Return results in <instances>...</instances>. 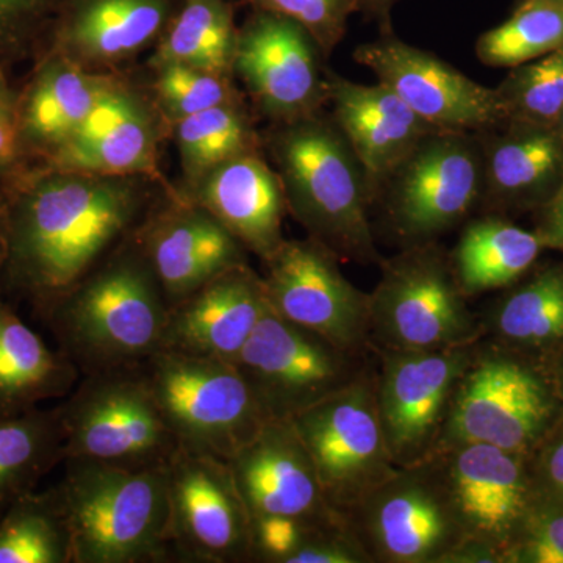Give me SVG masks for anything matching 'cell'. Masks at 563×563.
I'll return each mask as SVG.
<instances>
[{
	"instance_id": "27",
	"label": "cell",
	"mask_w": 563,
	"mask_h": 563,
	"mask_svg": "<svg viewBox=\"0 0 563 563\" xmlns=\"http://www.w3.org/2000/svg\"><path fill=\"white\" fill-rule=\"evenodd\" d=\"M479 139L485 209H539L558 190L563 180V135L558 129L506 122Z\"/></svg>"
},
{
	"instance_id": "42",
	"label": "cell",
	"mask_w": 563,
	"mask_h": 563,
	"mask_svg": "<svg viewBox=\"0 0 563 563\" xmlns=\"http://www.w3.org/2000/svg\"><path fill=\"white\" fill-rule=\"evenodd\" d=\"M32 168L21 141L20 90L11 85L9 69L0 68V191L7 195Z\"/></svg>"
},
{
	"instance_id": "8",
	"label": "cell",
	"mask_w": 563,
	"mask_h": 563,
	"mask_svg": "<svg viewBox=\"0 0 563 563\" xmlns=\"http://www.w3.org/2000/svg\"><path fill=\"white\" fill-rule=\"evenodd\" d=\"M558 396L520 352L481 339L455 388L437 451L487 443L531 455L550 433Z\"/></svg>"
},
{
	"instance_id": "2",
	"label": "cell",
	"mask_w": 563,
	"mask_h": 563,
	"mask_svg": "<svg viewBox=\"0 0 563 563\" xmlns=\"http://www.w3.org/2000/svg\"><path fill=\"white\" fill-rule=\"evenodd\" d=\"M169 306L135 233L35 314L81 376L133 368L161 351Z\"/></svg>"
},
{
	"instance_id": "18",
	"label": "cell",
	"mask_w": 563,
	"mask_h": 563,
	"mask_svg": "<svg viewBox=\"0 0 563 563\" xmlns=\"http://www.w3.org/2000/svg\"><path fill=\"white\" fill-rule=\"evenodd\" d=\"M169 133L172 128L147 84L124 69L79 131L38 166L102 176H143L168 184L161 169V152Z\"/></svg>"
},
{
	"instance_id": "19",
	"label": "cell",
	"mask_w": 563,
	"mask_h": 563,
	"mask_svg": "<svg viewBox=\"0 0 563 563\" xmlns=\"http://www.w3.org/2000/svg\"><path fill=\"white\" fill-rule=\"evenodd\" d=\"M529 454L487 443H455L432 454L466 536L507 554L539 504Z\"/></svg>"
},
{
	"instance_id": "9",
	"label": "cell",
	"mask_w": 563,
	"mask_h": 563,
	"mask_svg": "<svg viewBox=\"0 0 563 563\" xmlns=\"http://www.w3.org/2000/svg\"><path fill=\"white\" fill-rule=\"evenodd\" d=\"M483 191L479 133L435 131L385 180L376 201L388 233L409 247L459 228L481 206Z\"/></svg>"
},
{
	"instance_id": "13",
	"label": "cell",
	"mask_w": 563,
	"mask_h": 563,
	"mask_svg": "<svg viewBox=\"0 0 563 563\" xmlns=\"http://www.w3.org/2000/svg\"><path fill=\"white\" fill-rule=\"evenodd\" d=\"M476 344L432 351L372 347L377 410L398 468L418 465L435 453Z\"/></svg>"
},
{
	"instance_id": "15",
	"label": "cell",
	"mask_w": 563,
	"mask_h": 563,
	"mask_svg": "<svg viewBox=\"0 0 563 563\" xmlns=\"http://www.w3.org/2000/svg\"><path fill=\"white\" fill-rule=\"evenodd\" d=\"M340 258L317 240H287L263 263L269 309L336 346L369 352V292L358 290Z\"/></svg>"
},
{
	"instance_id": "29",
	"label": "cell",
	"mask_w": 563,
	"mask_h": 563,
	"mask_svg": "<svg viewBox=\"0 0 563 563\" xmlns=\"http://www.w3.org/2000/svg\"><path fill=\"white\" fill-rule=\"evenodd\" d=\"M544 250L536 232L488 214L470 221L450 252L455 280L466 298L509 287Z\"/></svg>"
},
{
	"instance_id": "46",
	"label": "cell",
	"mask_w": 563,
	"mask_h": 563,
	"mask_svg": "<svg viewBox=\"0 0 563 563\" xmlns=\"http://www.w3.org/2000/svg\"><path fill=\"white\" fill-rule=\"evenodd\" d=\"M401 0H357V13L377 22L380 32L391 31V11Z\"/></svg>"
},
{
	"instance_id": "37",
	"label": "cell",
	"mask_w": 563,
	"mask_h": 563,
	"mask_svg": "<svg viewBox=\"0 0 563 563\" xmlns=\"http://www.w3.org/2000/svg\"><path fill=\"white\" fill-rule=\"evenodd\" d=\"M151 73L152 80L147 81V87L169 128L191 114L244 101L232 74L180 63H169L151 69Z\"/></svg>"
},
{
	"instance_id": "26",
	"label": "cell",
	"mask_w": 563,
	"mask_h": 563,
	"mask_svg": "<svg viewBox=\"0 0 563 563\" xmlns=\"http://www.w3.org/2000/svg\"><path fill=\"white\" fill-rule=\"evenodd\" d=\"M33 62L20 90V133L29 161L38 166L79 131L122 70L92 73L52 52Z\"/></svg>"
},
{
	"instance_id": "43",
	"label": "cell",
	"mask_w": 563,
	"mask_h": 563,
	"mask_svg": "<svg viewBox=\"0 0 563 563\" xmlns=\"http://www.w3.org/2000/svg\"><path fill=\"white\" fill-rule=\"evenodd\" d=\"M544 450L536 465L537 498L544 506L563 509V432L553 440H543Z\"/></svg>"
},
{
	"instance_id": "33",
	"label": "cell",
	"mask_w": 563,
	"mask_h": 563,
	"mask_svg": "<svg viewBox=\"0 0 563 563\" xmlns=\"http://www.w3.org/2000/svg\"><path fill=\"white\" fill-rule=\"evenodd\" d=\"M169 139L179 152L181 181L191 184L221 163L263 151L246 101L225 103L174 122Z\"/></svg>"
},
{
	"instance_id": "7",
	"label": "cell",
	"mask_w": 563,
	"mask_h": 563,
	"mask_svg": "<svg viewBox=\"0 0 563 563\" xmlns=\"http://www.w3.org/2000/svg\"><path fill=\"white\" fill-rule=\"evenodd\" d=\"M139 368L181 450L229 462L269 421L235 363L158 351Z\"/></svg>"
},
{
	"instance_id": "3",
	"label": "cell",
	"mask_w": 563,
	"mask_h": 563,
	"mask_svg": "<svg viewBox=\"0 0 563 563\" xmlns=\"http://www.w3.org/2000/svg\"><path fill=\"white\" fill-rule=\"evenodd\" d=\"M262 140L279 174L288 213L307 236L340 261L379 266L384 257L369 220L373 188L331 114L277 122Z\"/></svg>"
},
{
	"instance_id": "40",
	"label": "cell",
	"mask_w": 563,
	"mask_h": 563,
	"mask_svg": "<svg viewBox=\"0 0 563 563\" xmlns=\"http://www.w3.org/2000/svg\"><path fill=\"white\" fill-rule=\"evenodd\" d=\"M339 521L342 520L318 523L280 515L252 517L251 562L291 563V559L314 533Z\"/></svg>"
},
{
	"instance_id": "25",
	"label": "cell",
	"mask_w": 563,
	"mask_h": 563,
	"mask_svg": "<svg viewBox=\"0 0 563 563\" xmlns=\"http://www.w3.org/2000/svg\"><path fill=\"white\" fill-rule=\"evenodd\" d=\"M325 80L331 117L361 161L376 201L385 180L437 129L380 81L355 84L331 69Z\"/></svg>"
},
{
	"instance_id": "20",
	"label": "cell",
	"mask_w": 563,
	"mask_h": 563,
	"mask_svg": "<svg viewBox=\"0 0 563 563\" xmlns=\"http://www.w3.org/2000/svg\"><path fill=\"white\" fill-rule=\"evenodd\" d=\"M169 309L220 274L250 263V252L217 218L169 185L135 232Z\"/></svg>"
},
{
	"instance_id": "28",
	"label": "cell",
	"mask_w": 563,
	"mask_h": 563,
	"mask_svg": "<svg viewBox=\"0 0 563 563\" xmlns=\"http://www.w3.org/2000/svg\"><path fill=\"white\" fill-rule=\"evenodd\" d=\"M81 374L60 350H52L29 328L16 303L0 295V417L66 398Z\"/></svg>"
},
{
	"instance_id": "49",
	"label": "cell",
	"mask_w": 563,
	"mask_h": 563,
	"mask_svg": "<svg viewBox=\"0 0 563 563\" xmlns=\"http://www.w3.org/2000/svg\"><path fill=\"white\" fill-rule=\"evenodd\" d=\"M555 129H558V131L563 135V110L561 117H559L558 124H555Z\"/></svg>"
},
{
	"instance_id": "31",
	"label": "cell",
	"mask_w": 563,
	"mask_h": 563,
	"mask_svg": "<svg viewBox=\"0 0 563 563\" xmlns=\"http://www.w3.org/2000/svg\"><path fill=\"white\" fill-rule=\"evenodd\" d=\"M65 462L60 406L0 417V517Z\"/></svg>"
},
{
	"instance_id": "38",
	"label": "cell",
	"mask_w": 563,
	"mask_h": 563,
	"mask_svg": "<svg viewBox=\"0 0 563 563\" xmlns=\"http://www.w3.org/2000/svg\"><path fill=\"white\" fill-rule=\"evenodd\" d=\"M69 0H0V68L35 60Z\"/></svg>"
},
{
	"instance_id": "5",
	"label": "cell",
	"mask_w": 563,
	"mask_h": 563,
	"mask_svg": "<svg viewBox=\"0 0 563 563\" xmlns=\"http://www.w3.org/2000/svg\"><path fill=\"white\" fill-rule=\"evenodd\" d=\"M369 292V344L376 350L432 351L483 339L481 314L455 280L439 243L401 247L384 258Z\"/></svg>"
},
{
	"instance_id": "44",
	"label": "cell",
	"mask_w": 563,
	"mask_h": 563,
	"mask_svg": "<svg viewBox=\"0 0 563 563\" xmlns=\"http://www.w3.org/2000/svg\"><path fill=\"white\" fill-rule=\"evenodd\" d=\"M537 210L540 217L536 233L543 246L563 252V180L554 195Z\"/></svg>"
},
{
	"instance_id": "12",
	"label": "cell",
	"mask_w": 563,
	"mask_h": 563,
	"mask_svg": "<svg viewBox=\"0 0 563 563\" xmlns=\"http://www.w3.org/2000/svg\"><path fill=\"white\" fill-rule=\"evenodd\" d=\"M373 351L354 352L265 313L233 362L268 420L291 421L357 379Z\"/></svg>"
},
{
	"instance_id": "36",
	"label": "cell",
	"mask_w": 563,
	"mask_h": 563,
	"mask_svg": "<svg viewBox=\"0 0 563 563\" xmlns=\"http://www.w3.org/2000/svg\"><path fill=\"white\" fill-rule=\"evenodd\" d=\"M495 90L507 122L555 128L563 110V49L514 66Z\"/></svg>"
},
{
	"instance_id": "11",
	"label": "cell",
	"mask_w": 563,
	"mask_h": 563,
	"mask_svg": "<svg viewBox=\"0 0 563 563\" xmlns=\"http://www.w3.org/2000/svg\"><path fill=\"white\" fill-rule=\"evenodd\" d=\"M342 520L372 563H443L466 537L433 459L396 470Z\"/></svg>"
},
{
	"instance_id": "39",
	"label": "cell",
	"mask_w": 563,
	"mask_h": 563,
	"mask_svg": "<svg viewBox=\"0 0 563 563\" xmlns=\"http://www.w3.org/2000/svg\"><path fill=\"white\" fill-rule=\"evenodd\" d=\"M252 10L282 14L301 24L321 47L324 57L342 43L357 0H246Z\"/></svg>"
},
{
	"instance_id": "16",
	"label": "cell",
	"mask_w": 563,
	"mask_h": 563,
	"mask_svg": "<svg viewBox=\"0 0 563 563\" xmlns=\"http://www.w3.org/2000/svg\"><path fill=\"white\" fill-rule=\"evenodd\" d=\"M168 485L173 562H251L252 518L229 462L180 448Z\"/></svg>"
},
{
	"instance_id": "10",
	"label": "cell",
	"mask_w": 563,
	"mask_h": 563,
	"mask_svg": "<svg viewBox=\"0 0 563 563\" xmlns=\"http://www.w3.org/2000/svg\"><path fill=\"white\" fill-rule=\"evenodd\" d=\"M291 422L312 457L325 501L339 517L398 470L377 410L374 354L357 379Z\"/></svg>"
},
{
	"instance_id": "50",
	"label": "cell",
	"mask_w": 563,
	"mask_h": 563,
	"mask_svg": "<svg viewBox=\"0 0 563 563\" xmlns=\"http://www.w3.org/2000/svg\"><path fill=\"white\" fill-rule=\"evenodd\" d=\"M550 2L559 3V5H563V0H550Z\"/></svg>"
},
{
	"instance_id": "45",
	"label": "cell",
	"mask_w": 563,
	"mask_h": 563,
	"mask_svg": "<svg viewBox=\"0 0 563 563\" xmlns=\"http://www.w3.org/2000/svg\"><path fill=\"white\" fill-rule=\"evenodd\" d=\"M443 563H506V553L498 544L466 536L448 553Z\"/></svg>"
},
{
	"instance_id": "14",
	"label": "cell",
	"mask_w": 563,
	"mask_h": 563,
	"mask_svg": "<svg viewBox=\"0 0 563 563\" xmlns=\"http://www.w3.org/2000/svg\"><path fill=\"white\" fill-rule=\"evenodd\" d=\"M321 47L290 18L251 10L236 33L232 73L265 120L288 122L328 106Z\"/></svg>"
},
{
	"instance_id": "48",
	"label": "cell",
	"mask_w": 563,
	"mask_h": 563,
	"mask_svg": "<svg viewBox=\"0 0 563 563\" xmlns=\"http://www.w3.org/2000/svg\"><path fill=\"white\" fill-rule=\"evenodd\" d=\"M555 384H558L559 398H561L563 402V357L558 365V379H555Z\"/></svg>"
},
{
	"instance_id": "30",
	"label": "cell",
	"mask_w": 563,
	"mask_h": 563,
	"mask_svg": "<svg viewBox=\"0 0 563 563\" xmlns=\"http://www.w3.org/2000/svg\"><path fill=\"white\" fill-rule=\"evenodd\" d=\"M483 339L515 352L563 347V265L551 266L481 317Z\"/></svg>"
},
{
	"instance_id": "47",
	"label": "cell",
	"mask_w": 563,
	"mask_h": 563,
	"mask_svg": "<svg viewBox=\"0 0 563 563\" xmlns=\"http://www.w3.org/2000/svg\"><path fill=\"white\" fill-rule=\"evenodd\" d=\"M7 239H9V213H7V195L0 191V272L7 255Z\"/></svg>"
},
{
	"instance_id": "22",
	"label": "cell",
	"mask_w": 563,
	"mask_h": 563,
	"mask_svg": "<svg viewBox=\"0 0 563 563\" xmlns=\"http://www.w3.org/2000/svg\"><path fill=\"white\" fill-rule=\"evenodd\" d=\"M229 466L251 518L280 515L318 523L342 520L325 501L312 457L291 421L266 422Z\"/></svg>"
},
{
	"instance_id": "6",
	"label": "cell",
	"mask_w": 563,
	"mask_h": 563,
	"mask_svg": "<svg viewBox=\"0 0 563 563\" xmlns=\"http://www.w3.org/2000/svg\"><path fill=\"white\" fill-rule=\"evenodd\" d=\"M60 406L65 462L166 468L180 451L139 366L81 376Z\"/></svg>"
},
{
	"instance_id": "17",
	"label": "cell",
	"mask_w": 563,
	"mask_h": 563,
	"mask_svg": "<svg viewBox=\"0 0 563 563\" xmlns=\"http://www.w3.org/2000/svg\"><path fill=\"white\" fill-rule=\"evenodd\" d=\"M354 60L437 131L483 133L507 122L495 88L477 84L393 31L355 47Z\"/></svg>"
},
{
	"instance_id": "24",
	"label": "cell",
	"mask_w": 563,
	"mask_h": 563,
	"mask_svg": "<svg viewBox=\"0 0 563 563\" xmlns=\"http://www.w3.org/2000/svg\"><path fill=\"white\" fill-rule=\"evenodd\" d=\"M263 152L239 155L191 184L174 187L217 218L251 255L266 262L285 242L288 209L279 174Z\"/></svg>"
},
{
	"instance_id": "41",
	"label": "cell",
	"mask_w": 563,
	"mask_h": 563,
	"mask_svg": "<svg viewBox=\"0 0 563 563\" xmlns=\"http://www.w3.org/2000/svg\"><path fill=\"white\" fill-rule=\"evenodd\" d=\"M506 563H563V509L537 504Z\"/></svg>"
},
{
	"instance_id": "35",
	"label": "cell",
	"mask_w": 563,
	"mask_h": 563,
	"mask_svg": "<svg viewBox=\"0 0 563 563\" xmlns=\"http://www.w3.org/2000/svg\"><path fill=\"white\" fill-rule=\"evenodd\" d=\"M563 49V5L517 0L512 16L483 33L476 57L490 68H514Z\"/></svg>"
},
{
	"instance_id": "4",
	"label": "cell",
	"mask_w": 563,
	"mask_h": 563,
	"mask_svg": "<svg viewBox=\"0 0 563 563\" xmlns=\"http://www.w3.org/2000/svg\"><path fill=\"white\" fill-rule=\"evenodd\" d=\"M54 490L65 515L73 563L173 562L166 468H113L66 461Z\"/></svg>"
},
{
	"instance_id": "1",
	"label": "cell",
	"mask_w": 563,
	"mask_h": 563,
	"mask_svg": "<svg viewBox=\"0 0 563 563\" xmlns=\"http://www.w3.org/2000/svg\"><path fill=\"white\" fill-rule=\"evenodd\" d=\"M169 185L33 166L7 192L0 295L38 314L139 231Z\"/></svg>"
},
{
	"instance_id": "32",
	"label": "cell",
	"mask_w": 563,
	"mask_h": 563,
	"mask_svg": "<svg viewBox=\"0 0 563 563\" xmlns=\"http://www.w3.org/2000/svg\"><path fill=\"white\" fill-rule=\"evenodd\" d=\"M239 25L228 0H180L179 9L155 44L147 68L169 63L232 74Z\"/></svg>"
},
{
	"instance_id": "21",
	"label": "cell",
	"mask_w": 563,
	"mask_h": 563,
	"mask_svg": "<svg viewBox=\"0 0 563 563\" xmlns=\"http://www.w3.org/2000/svg\"><path fill=\"white\" fill-rule=\"evenodd\" d=\"M180 0H69L44 52L92 73H118L154 49Z\"/></svg>"
},
{
	"instance_id": "23",
	"label": "cell",
	"mask_w": 563,
	"mask_h": 563,
	"mask_svg": "<svg viewBox=\"0 0 563 563\" xmlns=\"http://www.w3.org/2000/svg\"><path fill=\"white\" fill-rule=\"evenodd\" d=\"M268 310L262 274L235 266L169 309L161 351L233 363Z\"/></svg>"
},
{
	"instance_id": "34",
	"label": "cell",
	"mask_w": 563,
	"mask_h": 563,
	"mask_svg": "<svg viewBox=\"0 0 563 563\" xmlns=\"http://www.w3.org/2000/svg\"><path fill=\"white\" fill-rule=\"evenodd\" d=\"M0 563H73L69 529L54 487L22 496L0 517Z\"/></svg>"
}]
</instances>
